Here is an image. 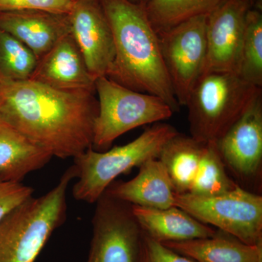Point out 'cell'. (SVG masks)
<instances>
[{
	"instance_id": "6da1fadb",
	"label": "cell",
	"mask_w": 262,
	"mask_h": 262,
	"mask_svg": "<svg viewBox=\"0 0 262 262\" xmlns=\"http://www.w3.org/2000/svg\"><path fill=\"white\" fill-rule=\"evenodd\" d=\"M94 93L0 78V120L53 158L74 159L92 146Z\"/></svg>"
},
{
	"instance_id": "7a4b0ae2",
	"label": "cell",
	"mask_w": 262,
	"mask_h": 262,
	"mask_svg": "<svg viewBox=\"0 0 262 262\" xmlns=\"http://www.w3.org/2000/svg\"><path fill=\"white\" fill-rule=\"evenodd\" d=\"M113 32L115 56L106 77L138 92L154 95L180 110L159 38L143 5L130 0H100Z\"/></svg>"
},
{
	"instance_id": "3957f363",
	"label": "cell",
	"mask_w": 262,
	"mask_h": 262,
	"mask_svg": "<svg viewBox=\"0 0 262 262\" xmlns=\"http://www.w3.org/2000/svg\"><path fill=\"white\" fill-rule=\"evenodd\" d=\"M73 165L43 195L31 196L0 222V262H35L53 232L67 218V194L77 179Z\"/></svg>"
},
{
	"instance_id": "277c9868",
	"label": "cell",
	"mask_w": 262,
	"mask_h": 262,
	"mask_svg": "<svg viewBox=\"0 0 262 262\" xmlns=\"http://www.w3.org/2000/svg\"><path fill=\"white\" fill-rule=\"evenodd\" d=\"M178 134L172 125L157 122L125 145L106 151L89 148L74 158L77 172V181L72 188L74 198L89 204L96 203L119 176L158 158L165 144Z\"/></svg>"
},
{
	"instance_id": "5b68a950",
	"label": "cell",
	"mask_w": 262,
	"mask_h": 262,
	"mask_svg": "<svg viewBox=\"0 0 262 262\" xmlns=\"http://www.w3.org/2000/svg\"><path fill=\"white\" fill-rule=\"evenodd\" d=\"M262 88L234 72H205L189 94L190 136L201 142H216L244 113Z\"/></svg>"
},
{
	"instance_id": "8992f818",
	"label": "cell",
	"mask_w": 262,
	"mask_h": 262,
	"mask_svg": "<svg viewBox=\"0 0 262 262\" xmlns=\"http://www.w3.org/2000/svg\"><path fill=\"white\" fill-rule=\"evenodd\" d=\"M98 111L95 120L92 148L107 149L120 136L136 127L165 121L173 115L171 107L154 95L138 92L107 77L95 82Z\"/></svg>"
},
{
	"instance_id": "52a82bcc",
	"label": "cell",
	"mask_w": 262,
	"mask_h": 262,
	"mask_svg": "<svg viewBox=\"0 0 262 262\" xmlns=\"http://www.w3.org/2000/svg\"><path fill=\"white\" fill-rule=\"evenodd\" d=\"M174 206L245 244H262V196L256 193L238 186L215 196L176 194Z\"/></svg>"
},
{
	"instance_id": "ba28073f",
	"label": "cell",
	"mask_w": 262,
	"mask_h": 262,
	"mask_svg": "<svg viewBox=\"0 0 262 262\" xmlns=\"http://www.w3.org/2000/svg\"><path fill=\"white\" fill-rule=\"evenodd\" d=\"M206 15L158 33L164 63L179 104L185 106L207 58Z\"/></svg>"
},
{
	"instance_id": "9c48e42d",
	"label": "cell",
	"mask_w": 262,
	"mask_h": 262,
	"mask_svg": "<svg viewBox=\"0 0 262 262\" xmlns=\"http://www.w3.org/2000/svg\"><path fill=\"white\" fill-rule=\"evenodd\" d=\"M96 204L85 262H139L143 232L131 205L105 192Z\"/></svg>"
},
{
	"instance_id": "30bf717a",
	"label": "cell",
	"mask_w": 262,
	"mask_h": 262,
	"mask_svg": "<svg viewBox=\"0 0 262 262\" xmlns=\"http://www.w3.org/2000/svg\"><path fill=\"white\" fill-rule=\"evenodd\" d=\"M215 143L227 170L234 177L242 182L251 183L261 178L262 91Z\"/></svg>"
},
{
	"instance_id": "8fae6325",
	"label": "cell",
	"mask_w": 262,
	"mask_h": 262,
	"mask_svg": "<svg viewBox=\"0 0 262 262\" xmlns=\"http://www.w3.org/2000/svg\"><path fill=\"white\" fill-rule=\"evenodd\" d=\"M71 34L90 74L106 77L115 56L111 27L97 0H74L70 13Z\"/></svg>"
},
{
	"instance_id": "7c38bea8",
	"label": "cell",
	"mask_w": 262,
	"mask_h": 262,
	"mask_svg": "<svg viewBox=\"0 0 262 262\" xmlns=\"http://www.w3.org/2000/svg\"><path fill=\"white\" fill-rule=\"evenodd\" d=\"M250 5L244 0H225L207 16L205 72L237 74Z\"/></svg>"
},
{
	"instance_id": "4fadbf2b",
	"label": "cell",
	"mask_w": 262,
	"mask_h": 262,
	"mask_svg": "<svg viewBox=\"0 0 262 262\" xmlns=\"http://www.w3.org/2000/svg\"><path fill=\"white\" fill-rule=\"evenodd\" d=\"M29 80L59 91H95L90 74L72 34L65 36L38 61Z\"/></svg>"
},
{
	"instance_id": "5bb4252c",
	"label": "cell",
	"mask_w": 262,
	"mask_h": 262,
	"mask_svg": "<svg viewBox=\"0 0 262 262\" xmlns=\"http://www.w3.org/2000/svg\"><path fill=\"white\" fill-rule=\"evenodd\" d=\"M0 29L23 42L39 60L71 34L70 15L44 10L3 12Z\"/></svg>"
},
{
	"instance_id": "9a60e30c",
	"label": "cell",
	"mask_w": 262,
	"mask_h": 262,
	"mask_svg": "<svg viewBox=\"0 0 262 262\" xmlns=\"http://www.w3.org/2000/svg\"><path fill=\"white\" fill-rule=\"evenodd\" d=\"M105 193L130 205L160 209L174 206L176 194L168 174L158 158L143 163L134 179L127 182L115 181Z\"/></svg>"
},
{
	"instance_id": "2e32d148",
	"label": "cell",
	"mask_w": 262,
	"mask_h": 262,
	"mask_svg": "<svg viewBox=\"0 0 262 262\" xmlns=\"http://www.w3.org/2000/svg\"><path fill=\"white\" fill-rule=\"evenodd\" d=\"M131 209L142 232L160 243L204 238L217 232L179 207L160 209L131 205Z\"/></svg>"
},
{
	"instance_id": "e0dca14e",
	"label": "cell",
	"mask_w": 262,
	"mask_h": 262,
	"mask_svg": "<svg viewBox=\"0 0 262 262\" xmlns=\"http://www.w3.org/2000/svg\"><path fill=\"white\" fill-rule=\"evenodd\" d=\"M161 244L195 262H262V244H246L220 230L212 237Z\"/></svg>"
},
{
	"instance_id": "ac0fdd59",
	"label": "cell",
	"mask_w": 262,
	"mask_h": 262,
	"mask_svg": "<svg viewBox=\"0 0 262 262\" xmlns=\"http://www.w3.org/2000/svg\"><path fill=\"white\" fill-rule=\"evenodd\" d=\"M53 157L0 120V178L22 182Z\"/></svg>"
},
{
	"instance_id": "d6986e66",
	"label": "cell",
	"mask_w": 262,
	"mask_h": 262,
	"mask_svg": "<svg viewBox=\"0 0 262 262\" xmlns=\"http://www.w3.org/2000/svg\"><path fill=\"white\" fill-rule=\"evenodd\" d=\"M205 144L179 133L164 146L158 159L165 167L176 194L189 192Z\"/></svg>"
},
{
	"instance_id": "ffe728a7",
	"label": "cell",
	"mask_w": 262,
	"mask_h": 262,
	"mask_svg": "<svg viewBox=\"0 0 262 262\" xmlns=\"http://www.w3.org/2000/svg\"><path fill=\"white\" fill-rule=\"evenodd\" d=\"M225 0H148L143 5L157 32L168 30L195 17L206 15Z\"/></svg>"
},
{
	"instance_id": "44dd1931",
	"label": "cell",
	"mask_w": 262,
	"mask_h": 262,
	"mask_svg": "<svg viewBox=\"0 0 262 262\" xmlns=\"http://www.w3.org/2000/svg\"><path fill=\"white\" fill-rule=\"evenodd\" d=\"M238 186L229 175L216 143L206 142L195 177L187 193L196 196H215L232 190Z\"/></svg>"
},
{
	"instance_id": "7402d4cb",
	"label": "cell",
	"mask_w": 262,
	"mask_h": 262,
	"mask_svg": "<svg viewBox=\"0 0 262 262\" xmlns=\"http://www.w3.org/2000/svg\"><path fill=\"white\" fill-rule=\"evenodd\" d=\"M246 82L262 88V15L258 10H248L238 71Z\"/></svg>"
},
{
	"instance_id": "603a6c76",
	"label": "cell",
	"mask_w": 262,
	"mask_h": 262,
	"mask_svg": "<svg viewBox=\"0 0 262 262\" xmlns=\"http://www.w3.org/2000/svg\"><path fill=\"white\" fill-rule=\"evenodd\" d=\"M38 61L37 56L23 42L0 29V78L29 80Z\"/></svg>"
},
{
	"instance_id": "cb8c5ba5",
	"label": "cell",
	"mask_w": 262,
	"mask_h": 262,
	"mask_svg": "<svg viewBox=\"0 0 262 262\" xmlns=\"http://www.w3.org/2000/svg\"><path fill=\"white\" fill-rule=\"evenodd\" d=\"M33 194L34 189L30 186L0 178V222Z\"/></svg>"
},
{
	"instance_id": "d4e9b609",
	"label": "cell",
	"mask_w": 262,
	"mask_h": 262,
	"mask_svg": "<svg viewBox=\"0 0 262 262\" xmlns=\"http://www.w3.org/2000/svg\"><path fill=\"white\" fill-rule=\"evenodd\" d=\"M74 0H0V13L22 10H44L70 13Z\"/></svg>"
},
{
	"instance_id": "484cf974",
	"label": "cell",
	"mask_w": 262,
	"mask_h": 262,
	"mask_svg": "<svg viewBox=\"0 0 262 262\" xmlns=\"http://www.w3.org/2000/svg\"><path fill=\"white\" fill-rule=\"evenodd\" d=\"M139 262H195L143 232Z\"/></svg>"
},
{
	"instance_id": "4316f807",
	"label": "cell",
	"mask_w": 262,
	"mask_h": 262,
	"mask_svg": "<svg viewBox=\"0 0 262 262\" xmlns=\"http://www.w3.org/2000/svg\"><path fill=\"white\" fill-rule=\"evenodd\" d=\"M130 1L132 2V3H136V4L144 5L148 0H130Z\"/></svg>"
},
{
	"instance_id": "83f0119b",
	"label": "cell",
	"mask_w": 262,
	"mask_h": 262,
	"mask_svg": "<svg viewBox=\"0 0 262 262\" xmlns=\"http://www.w3.org/2000/svg\"><path fill=\"white\" fill-rule=\"evenodd\" d=\"M244 2H246L248 5H249L251 6V3H253V0H244Z\"/></svg>"
}]
</instances>
